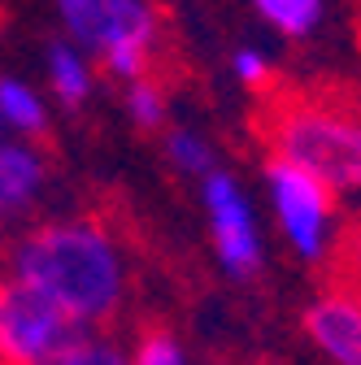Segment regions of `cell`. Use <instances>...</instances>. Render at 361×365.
I'll use <instances>...</instances> for the list:
<instances>
[{"instance_id":"obj_1","label":"cell","mask_w":361,"mask_h":365,"mask_svg":"<svg viewBox=\"0 0 361 365\" xmlns=\"http://www.w3.org/2000/svg\"><path fill=\"white\" fill-rule=\"evenodd\" d=\"M9 269L83 327L109 322L126 296L122 252L96 217H61L26 231L9 252Z\"/></svg>"},{"instance_id":"obj_2","label":"cell","mask_w":361,"mask_h":365,"mask_svg":"<svg viewBox=\"0 0 361 365\" xmlns=\"http://www.w3.org/2000/svg\"><path fill=\"white\" fill-rule=\"evenodd\" d=\"M257 126L279 161H292L331 192H361V113L352 105L275 96L257 113Z\"/></svg>"},{"instance_id":"obj_3","label":"cell","mask_w":361,"mask_h":365,"mask_svg":"<svg viewBox=\"0 0 361 365\" xmlns=\"http://www.w3.org/2000/svg\"><path fill=\"white\" fill-rule=\"evenodd\" d=\"M87 335L83 322L61 313L18 279H0V361L5 365H53Z\"/></svg>"},{"instance_id":"obj_4","label":"cell","mask_w":361,"mask_h":365,"mask_svg":"<svg viewBox=\"0 0 361 365\" xmlns=\"http://www.w3.org/2000/svg\"><path fill=\"white\" fill-rule=\"evenodd\" d=\"M265 192L279 213V226L300 261H327L331 231H335V192L313 174L296 170L292 161H265Z\"/></svg>"},{"instance_id":"obj_5","label":"cell","mask_w":361,"mask_h":365,"mask_svg":"<svg viewBox=\"0 0 361 365\" xmlns=\"http://www.w3.org/2000/svg\"><path fill=\"white\" fill-rule=\"evenodd\" d=\"M200 200H205V213H209L213 252H218L222 269H227L231 279H240V283L257 279V269H261V231H257V217H253V205H248L244 187L227 170H213L209 178H200Z\"/></svg>"},{"instance_id":"obj_6","label":"cell","mask_w":361,"mask_h":365,"mask_svg":"<svg viewBox=\"0 0 361 365\" xmlns=\"http://www.w3.org/2000/svg\"><path fill=\"white\" fill-rule=\"evenodd\" d=\"M153 43H157V18L148 0H105V35L96 57L109 66V74L126 83L144 78Z\"/></svg>"},{"instance_id":"obj_7","label":"cell","mask_w":361,"mask_h":365,"mask_svg":"<svg viewBox=\"0 0 361 365\" xmlns=\"http://www.w3.org/2000/svg\"><path fill=\"white\" fill-rule=\"evenodd\" d=\"M305 335L331 365H361V296L331 287L305 309Z\"/></svg>"},{"instance_id":"obj_8","label":"cell","mask_w":361,"mask_h":365,"mask_svg":"<svg viewBox=\"0 0 361 365\" xmlns=\"http://www.w3.org/2000/svg\"><path fill=\"white\" fill-rule=\"evenodd\" d=\"M44 187H49V157L35 144L0 140V231L26 217Z\"/></svg>"},{"instance_id":"obj_9","label":"cell","mask_w":361,"mask_h":365,"mask_svg":"<svg viewBox=\"0 0 361 365\" xmlns=\"http://www.w3.org/2000/svg\"><path fill=\"white\" fill-rule=\"evenodd\" d=\"M49 78H53V91H57V101L78 109L87 101V91H92V70H87L83 53L74 48V43L57 39L53 48H49Z\"/></svg>"},{"instance_id":"obj_10","label":"cell","mask_w":361,"mask_h":365,"mask_svg":"<svg viewBox=\"0 0 361 365\" xmlns=\"http://www.w3.org/2000/svg\"><path fill=\"white\" fill-rule=\"evenodd\" d=\"M253 9L261 14V22H270L288 39H305L318 31L322 22V0H253Z\"/></svg>"},{"instance_id":"obj_11","label":"cell","mask_w":361,"mask_h":365,"mask_svg":"<svg viewBox=\"0 0 361 365\" xmlns=\"http://www.w3.org/2000/svg\"><path fill=\"white\" fill-rule=\"evenodd\" d=\"M0 122L22 130V135H44L49 130V113L44 101L18 78H0Z\"/></svg>"},{"instance_id":"obj_12","label":"cell","mask_w":361,"mask_h":365,"mask_svg":"<svg viewBox=\"0 0 361 365\" xmlns=\"http://www.w3.org/2000/svg\"><path fill=\"white\" fill-rule=\"evenodd\" d=\"M57 9L66 18V31L74 43L101 53V35H105V0H57Z\"/></svg>"},{"instance_id":"obj_13","label":"cell","mask_w":361,"mask_h":365,"mask_svg":"<svg viewBox=\"0 0 361 365\" xmlns=\"http://www.w3.org/2000/svg\"><path fill=\"white\" fill-rule=\"evenodd\" d=\"M166 157L174 161V170L196 174V178H209V174L218 170L213 148L200 140L196 130H170V135H166Z\"/></svg>"},{"instance_id":"obj_14","label":"cell","mask_w":361,"mask_h":365,"mask_svg":"<svg viewBox=\"0 0 361 365\" xmlns=\"http://www.w3.org/2000/svg\"><path fill=\"white\" fill-rule=\"evenodd\" d=\"M53 365H131V352L118 344V339H109V335H92L87 331L74 348H66Z\"/></svg>"},{"instance_id":"obj_15","label":"cell","mask_w":361,"mask_h":365,"mask_svg":"<svg viewBox=\"0 0 361 365\" xmlns=\"http://www.w3.org/2000/svg\"><path fill=\"white\" fill-rule=\"evenodd\" d=\"M131 365H188V352H183V344L174 339V331L148 327V331L140 335V344H135Z\"/></svg>"},{"instance_id":"obj_16","label":"cell","mask_w":361,"mask_h":365,"mask_svg":"<svg viewBox=\"0 0 361 365\" xmlns=\"http://www.w3.org/2000/svg\"><path fill=\"white\" fill-rule=\"evenodd\" d=\"M126 113L135 118V126L157 130V126L166 122V96H161V87H157L153 78L126 83Z\"/></svg>"},{"instance_id":"obj_17","label":"cell","mask_w":361,"mask_h":365,"mask_svg":"<svg viewBox=\"0 0 361 365\" xmlns=\"http://www.w3.org/2000/svg\"><path fill=\"white\" fill-rule=\"evenodd\" d=\"M231 66H235V78H240L244 87H265L270 74H275V66H270V57H265L261 48H240V53L231 57Z\"/></svg>"},{"instance_id":"obj_18","label":"cell","mask_w":361,"mask_h":365,"mask_svg":"<svg viewBox=\"0 0 361 365\" xmlns=\"http://www.w3.org/2000/svg\"><path fill=\"white\" fill-rule=\"evenodd\" d=\"M340 261L348 269V292L361 296V226H352V231L340 240Z\"/></svg>"},{"instance_id":"obj_19","label":"cell","mask_w":361,"mask_h":365,"mask_svg":"<svg viewBox=\"0 0 361 365\" xmlns=\"http://www.w3.org/2000/svg\"><path fill=\"white\" fill-rule=\"evenodd\" d=\"M0 126H5V122H0Z\"/></svg>"},{"instance_id":"obj_20","label":"cell","mask_w":361,"mask_h":365,"mask_svg":"<svg viewBox=\"0 0 361 365\" xmlns=\"http://www.w3.org/2000/svg\"><path fill=\"white\" fill-rule=\"evenodd\" d=\"M0 365H5V361H0Z\"/></svg>"}]
</instances>
